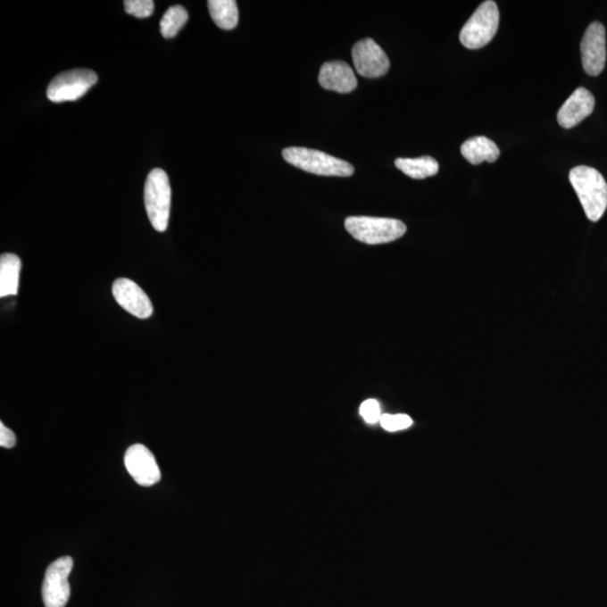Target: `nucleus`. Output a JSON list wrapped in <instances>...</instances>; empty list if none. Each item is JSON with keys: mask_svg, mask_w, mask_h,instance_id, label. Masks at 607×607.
<instances>
[{"mask_svg": "<svg viewBox=\"0 0 607 607\" xmlns=\"http://www.w3.org/2000/svg\"><path fill=\"white\" fill-rule=\"evenodd\" d=\"M360 415L362 416V419L366 420L368 424L380 422L383 414H381L379 403L376 400L364 401L362 406H360Z\"/></svg>", "mask_w": 607, "mask_h": 607, "instance_id": "412c9836", "label": "nucleus"}, {"mask_svg": "<svg viewBox=\"0 0 607 607\" xmlns=\"http://www.w3.org/2000/svg\"><path fill=\"white\" fill-rule=\"evenodd\" d=\"M96 73L87 69H78L61 73L47 87V98L54 103L75 102L96 85Z\"/></svg>", "mask_w": 607, "mask_h": 607, "instance_id": "0eeeda50", "label": "nucleus"}, {"mask_svg": "<svg viewBox=\"0 0 607 607\" xmlns=\"http://www.w3.org/2000/svg\"><path fill=\"white\" fill-rule=\"evenodd\" d=\"M125 12L137 19H146L154 14V3L152 0H127L124 2Z\"/></svg>", "mask_w": 607, "mask_h": 607, "instance_id": "aec40b11", "label": "nucleus"}, {"mask_svg": "<svg viewBox=\"0 0 607 607\" xmlns=\"http://www.w3.org/2000/svg\"><path fill=\"white\" fill-rule=\"evenodd\" d=\"M582 62L587 75L596 77L604 71L606 62V30L604 25L594 21L585 32L582 45Z\"/></svg>", "mask_w": 607, "mask_h": 607, "instance_id": "6e6552de", "label": "nucleus"}, {"mask_svg": "<svg viewBox=\"0 0 607 607\" xmlns=\"http://www.w3.org/2000/svg\"><path fill=\"white\" fill-rule=\"evenodd\" d=\"M345 225L355 240L370 245L396 241L406 233V225L394 219L351 216Z\"/></svg>", "mask_w": 607, "mask_h": 607, "instance_id": "20e7f679", "label": "nucleus"}, {"mask_svg": "<svg viewBox=\"0 0 607 607\" xmlns=\"http://www.w3.org/2000/svg\"><path fill=\"white\" fill-rule=\"evenodd\" d=\"M500 26V11L495 2L487 0L477 8L461 32V45L470 50H478L491 42Z\"/></svg>", "mask_w": 607, "mask_h": 607, "instance_id": "39448f33", "label": "nucleus"}, {"mask_svg": "<svg viewBox=\"0 0 607 607\" xmlns=\"http://www.w3.org/2000/svg\"><path fill=\"white\" fill-rule=\"evenodd\" d=\"M595 98L586 88L576 89L558 112V123L563 129H572L592 114Z\"/></svg>", "mask_w": 607, "mask_h": 607, "instance_id": "f8f14e48", "label": "nucleus"}, {"mask_svg": "<svg viewBox=\"0 0 607 607\" xmlns=\"http://www.w3.org/2000/svg\"><path fill=\"white\" fill-rule=\"evenodd\" d=\"M188 21V12L184 7L175 5L164 12L160 21V32L164 38L175 37L179 30L184 28Z\"/></svg>", "mask_w": 607, "mask_h": 607, "instance_id": "a211bd4d", "label": "nucleus"}, {"mask_svg": "<svg viewBox=\"0 0 607 607\" xmlns=\"http://www.w3.org/2000/svg\"><path fill=\"white\" fill-rule=\"evenodd\" d=\"M145 205L147 218L155 231H166L170 216L171 187L162 169H154L146 178Z\"/></svg>", "mask_w": 607, "mask_h": 607, "instance_id": "7ed1b4c3", "label": "nucleus"}, {"mask_svg": "<svg viewBox=\"0 0 607 607\" xmlns=\"http://www.w3.org/2000/svg\"><path fill=\"white\" fill-rule=\"evenodd\" d=\"M125 467L138 485L149 487L159 483L162 472L154 453L146 445L129 446L124 457Z\"/></svg>", "mask_w": 607, "mask_h": 607, "instance_id": "9d476101", "label": "nucleus"}, {"mask_svg": "<svg viewBox=\"0 0 607 607\" xmlns=\"http://www.w3.org/2000/svg\"><path fill=\"white\" fill-rule=\"evenodd\" d=\"M208 10L212 21L219 28L231 30L238 23V10L236 0H210Z\"/></svg>", "mask_w": 607, "mask_h": 607, "instance_id": "dca6fc26", "label": "nucleus"}, {"mask_svg": "<svg viewBox=\"0 0 607 607\" xmlns=\"http://www.w3.org/2000/svg\"><path fill=\"white\" fill-rule=\"evenodd\" d=\"M72 568L73 561L69 556L56 559L47 567L42 586V597L46 607H66L71 598L69 576Z\"/></svg>", "mask_w": 607, "mask_h": 607, "instance_id": "423d86ee", "label": "nucleus"}, {"mask_svg": "<svg viewBox=\"0 0 607 607\" xmlns=\"http://www.w3.org/2000/svg\"><path fill=\"white\" fill-rule=\"evenodd\" d=\"M500 154L496 143L485 137H471L461 146L462 157L475 166L485 162H495Z\"/></svg>", "mask_w": 607, "mask_h": 607, "instance_id": "4468645a", "label": "nucleus"}, {"mask_svg": "<svg viewBox=\"0 0 607 607\" xmlns=\"http://www.w3.org/2000/svg\"><path fill=\"white\" fill-rule=\"evenodd\" d=\"M16 445V437L14 432L11 431L10 428L5 427L4 423H0V445L3 448L11 449Z\"/></svg>", "mask_w": 607, "mask_h": 607, "instance_id": "4be33fe9", "label": "nucleus"}, {"mask_svg": "<svg viewBox=\"0 0 607 607\" xmlns=\"http://www.w3.org/2000/svg\"><path fill=\"white\" fill-rule=\"evenodd\" d=\"M21 262L12 254L0 258V297L15 296L19 292Z\"/></svg>", "mask_w": 607, "mask_h": 607, "instance_id": "2eb2a0df", "label": "nucleus"}, {"mask_svg": "<svg viewBox=\"0 0 607 607\" xmlns=\"http://www.w3.org/2000/svg\"><path fill=\"white\" fill-rule=\"evenodd\" d=\"M320 85L324 89L348 94L357 88L358 80L353 68L344 61H329L320 67Z\"/></svg>", "mask_w": 607, "mask_h": 607, "instance_id": "ddd939ff", "label": "nucleus"}, {"mask_svg": "<svg viewBox=\"0 0 607 607\" xmlns=\"http://www.w3.org/2000/svg\"><path fill=\"white\" fill-rule=\"evenodd\" d=\"M353 60L359 75L366 78L383 77L390 67L387 54L371 38L355 43L353 47Z\"/></svg>", "mask_w": 607, "mask_h": 607, "instance_id": "1a4fd4ad", "label": "nucleus"}, {"mask_svg": "<svg viewBox=\"0 0 607 607\" xmlns=\"http://www.w3.org/2000/svg\"><path fill=\"white\" fill-rule=\"evenodd\" d=\"M395 166L413 179H424V178L436 176L439 171V163L432 157L398 158L395 162Z\"/></svg>", "mask_w": 607, "mask_h": 607, "instance_id": "f3484780", "label": "nucleus"}, {"mask_svg": "<svg viewBox=\"0 0 607 607\" xmlns=\"http://www.w3.org/2000/svg\"><path fill=\"white\" fill-rule=\"evenodd\" d=\"M283 157L292 166L318 176L350 177L354 172L353 164L345 160L307 147H287L283 151Z\"/></svg>", "mask_w": 607, "mask_h": 607, "instance_id": "f03ea898", "label": "nucleus"}, {"mask_svg": "<svg viewBox=\"0 0 607 607\" xmlns=\"http://www.w3.org/2000/svg\"><path fill=\"white\" fill-rule=\"evenodd\" d=\"M112 292L119 305L136 318L146 320L154 314V306H152L149 296L133 280L128 279H116L115 283L112 284Z\"/></svg>", "mask_w": 607, "mask_h": 607, "instance_id": "9b49d317", "label": "nucleus"}, {"mask_svg": "<svg viewBox=\"0 0 607 607\" xmlns=\"http://www.w3.org/2000/svg\"><path fill=\"white\" fill-rule=\"evenodd\" d=\"M570 180L587 219L600 220L607 208V182L602 173L592 167L578 166L571 169Z\"/></svg>", "mask_w": 607, "mask_h": 607, "instance_id": "f257e3e1", "label": "nucleus"}, {"mask_svg": "<svg viewBox=\"0 0 607 607\" xmlns=\"http://www.w3.org/2000/svg\"><path fill=\"white\" fill-rule=\"evenodd\" d=\"M380 425L388 432L406 430L413 424V420L406 414H384L380 419Z\"/></svg>", "mask_w": 607, "mask_h": 607, "instance_id": "6ab92c4d", "label": "nucleus"}]
</instances>
